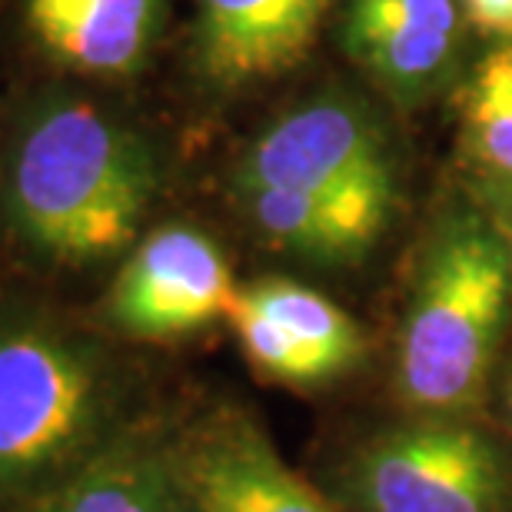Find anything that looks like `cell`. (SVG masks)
<instances>
[{
	"mask_svg": "<svg viewBox=\"0 0 512 512\" xmlns=\"http://www.w3.org/2000/svg\"><path fill=\"white\" fill-rule=\"evenodd\" d=\"M160 187L157 153L84 97L47 94L7 150L4 213L40 260L87 266L127 250Z\"/></svg>",
	"mask_w": 512,
	"mask_h": 512,
	"instance_id": "1",
	"label": "cell"
},
{
	"mask_svg": "<svg viewBox=\"0 0 512 512\" xmlns=\"http://www.w3.org/2000/svg\"><path fill=\"white\" fill-rule=\"evenodd\" d=\"M512 296L503 237L479 213L446 220L426 250L396 356V389L426 416H456L483 396Z\"/></svg>",
	"mask_w": 512,
	"mask_h": 512,
	"instance_id": "2",
	"label": "cell"
},
{
	"mask_svg": "<svg viewBox=\"0 0 512 512\" xmlns=\"http://www.w3.org/2000/svg\"><path fill=\"white\" fill-rule=\"evenodd\" d=\"M107 373L60 323L0 316V503L50 496L100 449Z\"/></svg>",
	"mask_w": 512,
	"mask_h": 512,
	"instance_id": "3",
	"label": "cell"
},
{
	"mask_svg": "<svg viewBox=\"0 0 512 512\" xmlns=\"http://www.w3.org/2000/svg\"><path fill=\"white\" fill-rule=\"evenodd\" d=\"M350 493L360 512H509L512 476L493 439L426 416L356 453Z\"/></svg>",
	"mask_w": 512,
	"mask_h": 512,
	"instance_id": "4",
	"label": "cell"
},
{
	"mask_svg": "<svg viewBox=\"0 0 512 512\" xmlns=\"http://www.w3.org/2000/svg\"><path fill=\"white\" fill-rule=\"evenodd\" d=\"M233 190L396 197L380 127L343 100H316L266 127L233 170Z\"/></svg>",
	"mask_w": 512,
	"mask_h": 512,
	"instance_id": "5",
	"label": "cell"
},
{
	"mask_svg": "<svg viewBox=\"0 0 512 512\" xmlns=\"http://www.w3.org/2000/svg\"><path fill=\"white\" fill-rule=\"evenodd\" d=\"M223 250L197 227L153 230L120 266L107 296V320L137 340H177L227 320L237 300Z\"/></svg>",
	"mask_w": 512,
	"mask_h": 512,
	"instance_id": "6",
	"label": "cell"
},
{
	"mask_svg": "<svg viewBox=\"0 0 512 512\" xmlns=\"http://www.w3.org/2000/svg\"><path fill=\"white\" fill-rule=\"evenodd\" d=\"M227 323L256 373L273 383L316 386L336 380L363 356V333L350 313L280 276L243 286Z\"/></svg>",
	"mask_w": 512,
	"mask_h": 512,
	"instance_id": "7",
	"label": "cell"
},
{
	"mask_svg": "<svg viewBox=\"0 0 512 512\" xmlns=\"http://www.w3.org/2000/svg\"><path fill=\"white\" fill-rule=\"evenodd\" d=\"M173 453L197 512H336L247 416H213Z\"/></svg>",
	"mask_w": 512,
	"mask_h": 512,
	"instance_id": "8",
	"label": "cell"
},
{
	"mask_svg": "<svg viewBox=\"0 0 512 512\" xmlns=\"http://www.w3.org/2000/svg\"><path fill=\"white\" fill-rule=\"evenodd\" d=\"M330 0H197L193 60L213 90L263 87L303 64Z\"/></svg>",
	"mask_w": 512,
	"mask_h": 512,
	"instance_id": "9",
	"label": "cell"
},
{
	"mask_svg": "<svg viewBox=\"0 0 512 512\" xmlns=\"http://www.w3.org/2000/svg\"><path fill=\"white\" fill-rule=\"evenodd\" d=\"M456 0H350L343 47L396 104H419L443 84L456 54Z\"/></svg>",
	"mask_w": 512,
	"mask_h": 512,
	"instance_id": "10",
	"label": "cell"
},
{
	"mask_svg": "<svg viewBox=\"0 0 512 512\" xmlns=\"http://www.w3.org/2000/svg\"><path fill=\"white\" fill-rule=\"evenodd\" d=\"M30 37L60 67L87 77H130L147 64L163 0H24Z\"/></svg>",
	"mask_w": 512,
	"mask_h": 512,
	"instance_id": "11",
	"label": "cell"
},
{
	"mask_svg": "<svg viewBox=\"0 0 512 512\" xmlns=\"http://www.w3.org/2000/svg\"><path fill=\"white\" fill-rule=\"evenodd\" d=\"M247 220L273 247L310 260H353L383 233L393 197H313L296 190H233Z\"/></svg>",
	"mask_w": 512,
	"mask_h": 512,
	"instance_id": "12",
	"label": "cell"
},
{
	"mask_svg": "<svg viewBox=\"0 0 512 512\" xmlns=\"http://www.w3.org/2000/svg\"><path fill=\"white\" fill-rule=\"evenodd\" d=\"M40 512H197L180 483L177 453L140 439L100 446Z\"/></svg>",
	"mask_w": 512,
	"mask_h": 512,
	"instance_id": "13",
	"label": "cell"
},
{
	"mask_svg": "<svg viewBox=\"0 0 512 512\" xmlns=\"http://www.w3.org/2000/svg\"><path fill=\"white\" fill-rule=\"evenodd\" d=\"M463 147L486 180H512V44L493 50L469 80Z\"/></svg>",
	"mask_w": 512,
	"mask_h": 512,
	"instance_id": "14",
	"label": "cell"
},
{
	"mask_svg": "<svg viewBox=\"0 0 512 512\" xmlns=\"http://www.w3.org/2000/svg\"><path fill=\"white\" fill-rule=\"evenodd\" d=\"M463 10L486 34L512 37V0H463Z\"/></svg>",
	"mask_w": 512,
	"mask_h": 512,
	"instance_id": "15",
	"label": "cell"
},
{
	"mask_svg": "<svg viewBox=\"0 0 512 512\" xmlns=\"http://www.w3.org/2000/svg\"><path fill=\"white\" fill-rule=\"evenodd\" d=\"M486 203H489V223L503 237L509 260H512V180H486Z\"/></svg>",
	"mask_w": 512,
	"mask_h": 512,
	"instance_id": "16",
	"label": "cell"
},
{
	"mask_svg": "<svg viewBox=\"0 0 512 512\" xmlns=\"http://www.w3.org/2000/svg\"><path fill=\"white\" fill-rule=\"evenodd\" d=\"M506 406H509V416H512V380H509V393H506Z\"/></svg>",
	"mask_w": 512,
	"mask_h": 512,
	"instance_id": "17",
	"label": "cell"
}]
</instances>
